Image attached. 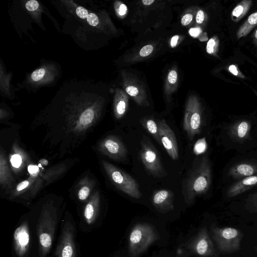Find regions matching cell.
Here are the masks:
<instances>
[{"label":"cell","mask_w":257,"mask_h":257,"mask_svg":"<svg viewBox=\"0 0 257 257\" xmlns=\"http://www.w3.org/2000/svg\"><path fill=\"white\" fill-rule=\"evenodd\" d=\"M77 15L81 19L87 18L88 13L87 10L83 7H78L76 10Z\"/></svg>","instance_id":"cell-35"},{"label":"cell","mask_w":257,"mask_h":257,"mask_svg":"<svg viewBox=\"0 0 257 257\" xmlns=\"http://www.w3.org/2000/svg\"><path fill=\"white\" fill-rule=\"evenodd\" d=\"M127 11V7L125 5L122 4L120 5L119 10H118V13L119 15L120 16H123L124 15Z\"/></svg>","instance_id":"cell-42"},{"label":"cell","mask_w":257,"mask_h":257,"mask_svg":"<svg viewBox=\"0 0 257 257\" xmlns=\"http://www.w3.org/2000/svg\"><path fill=\"white\" fill-rule=\"evenodd\" d=\"M86 19L88 24L92 26H97L99 23L97 16L93 13L89 14Z\"/></svg>","instance_id":"cell-32"},{"label":"cell","mask_w":257,"mask_h":257,"mask_svg":"<svg viewBox=\"0 0 257 257\" xmlns=\"http://www.w3.org/2000/svg\"><path fill=\"white\" fill-rule=\"evenodd\" d=\"M158 126L162 145L172 160H178L179 150L174 132L164 120L160 121Z\"/></svg>","instance_id":"cell-10"},{"label":"cell","mask_w":257,"mask_h":257,"mask_svg":"<svg viewBox=\"0 0 257 257\" xmlns=\"http://www.w3.org/2000/svg\"><path fill=\"white\" fill-rule=\"evenodd\" d=\"M95 185L93 180L86 176L81 179L77 185V195L81 201L86 200Z\"/></svg>","instance_id":"cell-21"},{"label":"cell","mask_w":257,"mask_h":257,"mask_svg":"<svg viewBox=\"0 0 257 257\" xmlns=\"http://www.w3.org/2000/svg\"><path fill=\"white\" fill-rule=\"evenodd\" d=\"M97 149L103 155L115 160H122L128 153L123 142L115 136H108L100 141Z\"/></svg>","instance_id":"cell-8"},{"label":"cell","mask_w":257,"mask_h":257,"mask_svg":"<svg viewBox=\"0 0 257 257\" xmlns=\"http://www.w3.org/2000/svg\"><path fill=\"white\" fill-rule=\"evenodd\" d=\"M257 185V175L244 178L232 184L227 190L226 196L234 197Z\"/></svg>","instance_id":"cell-16"},{"label":"cell","mask_w":257,"mask_h":257,"mask_svg":"<svg viewBox=\"0 0 257 257\" xmlns=\"http://www.w3.org/2000/svg\"><path fill=\"white\" fill-rule=\"evenodd\" d=\"M179 38L178 35H175L171 38L170 45L172 48H174L176 46Z\"/></svg>","instance_id":"cell-43"},{"label":"cell","mask_w":257,"mask_h":257,"mask_svg":"<svg viewBox=\"0 0 257 257\" xmlns=\"http://www.w3.org/2000/svg\"><path fill=\"white\" fill-rule=\"evenodd\" d=\"M9 159L12 168L15 173L21 171L30 161L28 155L16 143L12 146Z\"/></svg>","instance_id":"cell-17"},{"label":"cell","mask_w":257,"mask_h":257,"mask_svg":"<svg viewBox=\"0 0 257 257\" xmlns=\"http://www.w3.org/2000/svg\"><path fill=\"white\" fill-rule=\"evenodd\" d=\"M126 108V102L124 100H121L117 102L115 108V115L117 119L121 118L124 115Z\"/></svg>","instance_id":"cell-29"},{"label":"cell","mask_w":257,"mask_h":257,"mask_svg":"<svg viewBox=\"0 0 257 257\" xmlns=\"http://www.w3.org/2000/svg\"><path fill=\"white\" fill-rule=\"evenodd\" d=\"M155 2L154 0H143L142 3L144 5L149 6Z\"/></svg>","instance_id":"cell-45"},{"label":"cell","mask_w":257,"mask_h":257,"mask_svg":"<svg viewBox=\"0 0 257 257\" xmlns=\"http://www.w3.org/2000/svg\"><path fill=\"white\" fill-rule=\"evenodd\" d=\"M39 163L43 166H46L48 165L49 162L46 159H42L39 161Z\"/></svg>","instance_id":"cell-44"},{"label":"cell","mask_w":257,"mask_h":257,"mask_svg":"<svg viewBox=\"0 0 257 257\" xmlns=\"http://www.w3.org/2000/svg\"><path fill=\"white\" fill-rule=\"evenodd\" d=\"M100 196L98 191L94 192L86 204L83 215L86 222L90 224L96 220L99 208Z\"/></svg>","instance_id":"cell-18"},{"label":"cell","mask_w":257,"mask_h":257,"mask_svg":"<svg viewBox=\"0 0 257 257\" xmlns=\"http://www.w3.org/2000/svg\"><path fill=\"white\" fill-rule=\"evenodd\" d=\"M55 225L56 219L53 214L43 208L38 226L40 257H45L51 247Z\"/></svg>","instance_id":"cell-5"},{"label":"cell","mask_w":257,"mask_h":257,"mask_svg":"<svg viewBox=\"0 0 257 257\" xmlns=\"http://www.w3.org/2000/svg\"><path fill=\"white\" fill-rule=\"evenodd\" d=\"M207 143L205 138L198 140L194 146L193 151L195 155H200L206 150Z\"/></svg>","instance_id":"cell-27"},{"label":"cell","mask_w":257,"mask_h":257,"mask_svg":"<svg viewBox=\"0 0 257 257\" xmlns=\"http://www.w3.org/2000/svg\"><path fill=\"white\" fill-rule=\"evenodd\" d=\"M56 257H76L74 227L69 222L65 223L60 236Z\"/></svg>","instance_id":"cell-9"},{"label":"cell","mask_w":257,"mask_h":257,"mask_svg":"<svg viewBox=\"0 0 257 257\" xmlns=\"http://www.w3.org/2000/svg\"><path fill=\"white\" fill-rule=\"evenodd\" d=\"M174 195L168 190H160L155 192L153 196L152 201L155 208L161 212L173 210Z\"/></svg>","instance_id":"cell-15"},{"label":"cell","mask_w":257,"mask_h":257,"mask_svg":"<svg viewBox=\"0 0 257 257\" xmlns=\"http://www.w3.org/2000/svg\"><path fill=\"white\" fill-rule=\"evenodd\" d=\"M126 92L132 96H136L139 92L138 88L134 86H130L126 88Z\"/></svg>","instance_id":"cell-39"},{"label":"cell","mask_w":257,"mask_h":257,"mask_svg":"<svg viewBox=\"0 0 257 257\" xmlns=\"http://www.w3.org/2000/svg\"><path fill=\"white\" fill-rule=\"evenodd\" d=\"M201 32L199 28H192L189 30V34L194 37H197Z\"/></svg>","instance_id":"cell-41"},{"label":"cell","mask_w":257,"mask_h":257,"mask_svg":"<svg viewBox=\"0 0 257 257\" xmlns=\"http://www.w3.org/2000/svg\"><path fill=\"white\" fill-rule=\"evenodd\" d=\"M245 209L250 213H257V192L249 194L245 199Z\"/></svg>","instance_id":"cell-26"},{"label":"cell","mask_w":257,"mask_h":257,"mask_svg":"<svg viewBox=\"0 0 257 257\" xmlns=\"http://www.w3.org/2000/svg\"><path fill=\"white\" fill-rule=\"evenodd\" d=\"M212 180L211 166L207 156H203L194 168L184 185L183 194L185 202L190 204L197 196L206 192Z\"/></svg>","instance_id":"cell-1"},{"label":"cell","mask_w":257,"mask_h":257,"mask_svg":"<svg viewBox=\"0 0 257 257\" xmlns=\"http://www.w3.org/2000/svg\"><path fill=\"white\" fill-rule=\"evenodd\" d=\"M102 165L110 181L116 188L133 198L141 197L139 185L134 178L106 161L103 160Z\"/></svg>","instance_id":"cell-3"},{"label":"cell","mask_w":257,"mask_h":257,"mask_svg":"<svg viewBox=\"0 0 257 257\" xmlns=\"http://www.w3.org/2000/svg\"><path fill=\"white\" fill-rule=\"evenodd\" d=\"M255 250L257 251V247L255 248Z\"/></svg>","instance_id":"cell-47"},{"label":"cell","mask_w":257,"mask_h":257,"mask_svg":"<svg viewBox=\"0 0 257 257\" xmlns=\"http://www.w3.org/2000/svg\"><path fill=\"white\" fill-rule=\"evenodd\" d=\"M37 178L29 177L27 179L19 183L13 190L11 196L16 197L27 191L36 181Z\"/></svg>","instance_id":"cell-25"},{"label":"cell","mask_w":257,"mask_h":257,"mask_svg":"<svg viewBox=\"0 0 257 257\" xmlns=\"http://www.w3.org/2000/svg\"><path fill=\"white\" fill-rule=\"evenodd\" d=\"M11 174L6 156L2 150L0 153V184L4 189H10L12 185Z\"/></svg>","instance_id":"cell-20"},{"label":"cell","mask_w":257,"mask_h":257,"mask_svg":"<svg viewBox=\"0 0 257 257\" xmlns=\"http://www.w3.org/2000/svg\"><path fill=\"white\" fill-rule=\"evenodd\" d=\"M257 25V11L251 14L239 28L236 33L237 39L246 36Z\"/></svg>","instance_id":"cell-22"},{"label":"cell","mask_w":257,"mask_h":257,"mask_svg":"<svg viewBox=\"0 0 257 257\" xmlns=\"http://www.w3.org/2000/svg\"><path fill=\"white\" fill-rule=\"evenodd\" d=\"M201 126L202 118L198 106L189 105L185 113L183 128L190 140H193L196 135L200 133Z\"/></svg>","instance_id":"cell-11"},{"label":"cell","mask_w":257,"mask_h":257,"mask_svg":"<svg viewBox=\"0 0 257 257\" xmlns=\"http://www.w3.org/2000/svg\"><path fill=\"white\" fill-rule=\"evenodd\" d=\"M211 235L218 250L224 254L237 252L240 247L243 234L239 229L231 227L212 226Z\"/></svg>","instance_id":"cell-4"},{"label":"cell","mask_w":257,"mask_h":257,"mask_svg":"<svg viewBox=\"0 0 257 257\" xmlns=\"http://www.w3.org/2000/svg\"><path fill=\"white\" fill-rule=\"evenodd\" d=\"M45 73V70L43 68H40L34 71L32 75L31 78L34 81H38L40 80L44 76Z\"/></svg>","instance_id":"cell-31"},{"label":"cell","mask_w":257,"mask_h":257,"mask_svg":"<svg viewBox=\"0 0 257 257\" xmlns=\"http://www.w3.org/2000/svg\"><path fill=\"white\" fill-rule=\"evenodd\" d=\"M254 39L255 40L257 41V29H256L255 33H254Z\"/></svg>","instance_id":"cell-46"},{"label":"cell","mask_w":257,"mask_h":257,"mask_svg":"<svg viewBox=\"0 0 257 257\" xmlns=\"http://www.w3.org/2000/svg\"><path fill=\"white\" fill-rule=\"evenodd\" d=\"M39 3L35 0H31L27 2L26 4V8L29 11H34L39 7Z\"/></svg>","instance_id":"cell-33"},{"label":"cell","mask_w":257,"mask_h":257,"mask_svg":"<svg viewBox=\"0 0 257 257\" xmlns=\"http://www.w3.org/2000/svg\"><path fill=\"white\" fill-rule=\"evenodd\" d=\"M193 16L190 14H187L184 15L181 19V24L183 26L188 25L192 20Z\"/></svg>","instance_id":"cell-38"},{"label":"cell","mask_w":257,"mask_h":257,"mask_svg":"<svg viewBox=\"0 0 257 257\" xmlns=\"http://www.w3.org/2000/svg\"><path fill=\"white\" fill-rule=\"evenodd\" d=\"M188 246L194 254L200 257H218L206 227L200 230Z\"/></svg>","instance_id":"cell-7"},{"label":"cell","mask_w":257,"mask_h":257,"mask_svg":"<svg viewBox=\"0 0 257 257\" xmlns=\"http://www.w3.org/2000/svg\"><path fill=\"white\" fill-rule=\"evenodd\" d=\"M14 248L19 257H23L27 252L30 243V232L27 221L17 227L14 233Z\"/></svg>","instance_id":"cell-12"},{"label":"cell","mask_w":257,"mask_h":257,"mask_svg":"<svg viewBox=\"0 0 257 257\" xmlns=\"http://www.w3.org/2000/svg\"><path fill=\"white\" fill-rule=\"evenodd\" d=\"M204 18L205 16L203 11L202 10L198 11L196 17V22L198 24H201L203 22Z\"/></svg>","instance_id":"cell-40"},{"label":"cell","mask_w":257,"mask_h":257,"mask_svg":"<svg viewBox=\"0 0 257 257\" xmlns=\"http://www.w3.org/2000/svg\"><path fill=\"white\" fill-rule=\"evenodd\" d=\"M140 156L147 171L157 178H162L167 173L162 164L157 150L148 138L144 137L141 143Z\"/></svg>","instance_id":"cell-6"},{"label":"cell","mask_w":257,"mask_h":257,"mask_svg":"<svg viewBox=\"0 0 257 257\" xmlns=\"http://www.w3.org/2000/svg\"><path fill=\"white\" fill-rule=\"evenodd\" d=\"M168 79L171 84L176 83L177 79V74L175 70H171L168 74Z\"/></svg>","instance_id":"cell-37"},{"label":"cell","mask_w":257,"mask_h":257,"mask_svg":"<svg viewBox=\"0 0 257 257\" xmlns=\"http://www.w3.org/2000/svg\"><path fill=\"white\" fill-rule=\"evenodd\" d=\"M65 166L63 165L49 168L43 174L41 175V178H37L36 182L32 188V191L36 193L42 186V181H45L46 185L51 183L60 175L65 170Z\"/></svg>","instance_id":"cell-19"},{"label":"cell","mask_w":257,"mask_h":257,"mask_svg":"<svg viewBox=\"0 0 257 257\" xmlns=\"http://www.w3.org/2000/svg\"><path fill=\"white\" fill-rule=\"evenodd\" d=\"M28 170L30 175V176L32 178H38L40 175V169L37 165L29 164L28 166Z\"/></svg>","instance_id":"cell-30"},{"label":"cell","mask_w":257,"mask_h":257,"mask_svg":"<svg viewBox=\"0 0 257 257\" xmlns=\"http://www.w3.org/2000/svg\"><path fill=\"white\" fill-rule=\"evenodd\" d=\"M159 238L158 233L151 225L141 223L131 230L128 238L131 257H137Z\"/></svg>","instance_id":"cell-2"},{"label":"cell","mask_w":257,"mask_h":257,"mask_svg":"<svg viewBox=\"0 0 257 257\" xmlns=\"http://www.w3.org/2000/svg\"><path fill=\"white\" fill-rule=\"evenodd\" d=\"M153 47L151 45L144 46L140 51V55L142 57L149 55L153 51Z\"/></svg>","instance_id":"cell-34"},{"label":"cell","mask_w":257,"mask_h":257,"mask_svg":"<svg viewBox=\"0 0 257 257\" xmlns=\"http://www.w3.org/2000/svg\"><path fill=\"white\" fill-rule=\"evenodd\" d=\"M251 3L252 1L250 0H244L240 2L232 11V19L235 22L239 21L249 10Z\"/></svg>","instance_id":"cell-23"},{"label":"cell","mask_w":257,"mask_h":257,"mask_svg":"<svg viewBox=\"0 0 257 257\" xmlns=\"http://www.w3.org/2000/svg\"><path fill=\"white\" fill-rule=\"evenodd\" d=\"M142 125L155 139L156 141L161 145L158 126L156 122L151 119H146L142 121Z\"/></svg>","instance_id":"cell-24"},{"label":"cell","mask_w":257,"mask_h":257,"mask_svg":"<svg viewBox=\"0 0 257 257\" xmlns=\"http://www.w3.org/2000/svg\"><path fill=\"white\" fill-rule=\"evenodd\" d=\"M219 41L218 38L214 36L209 40L207 43L206 51L209 54L216 53L218 50Z\"/></svg>","instance_id":"cell-28"},{"label":"cell","mask_w":257,"mask_h":257,"mask_svg":"<svg viewBox=\"0 0 257 257\" xmlns=\"http://www.w3.org/2000/svg\"><path fill=\"white\" fill-rule=\"evenodd\" d=\"M227 174L236 180L257 175V164L250 162L236 163L230 168Z\"/></svg>","instance_id":"cell-14"},{"label":"cell","mask_w":257,"mask_h":257,"mask_svg":"<svg viewBox=\"0 0 257 257\" xmlns=\"http://www.w3.org/2000/svg\"><path fill=\"white\" fill-rule=\"evenodd\" d=\"M228 70L231 74L235 76H238L242 78H244V76L240 74L237 69V67L233 64H232L229 66Z\"/></svg>","instance_id":"cell-36"},{"label":"cell","mask_w":257,"mask_h":257,"mask_svg":"<svg viewBox=\"0 0 257 257\" xmlns=\"http://www.w3.org/2000/svg\"><path fill=\"white\" fill-rule=\"evenodd\" d=\"M250 130V122L248 120L242 119L230 125L228 127L227 133L232 140L242 143L248 139Z\"/></svg>","instance_id":"cell-13"}]
</instances>
